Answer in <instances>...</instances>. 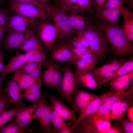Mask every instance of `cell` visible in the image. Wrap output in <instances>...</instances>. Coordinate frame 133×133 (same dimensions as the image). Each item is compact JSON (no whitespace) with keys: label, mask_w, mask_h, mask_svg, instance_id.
I'll return each instance as SVG.
<instances>
[{"label":"cell","mask_w":133,"mask_h":133,"mask_svg":"<svg viewBox=\"0 0 133 133\" xmlns=\"http://www.w3.org/2000/svg\"><path fill=\"white\" fill-rule=\"evenodd\" d=\"M115 72L111 67L109 62L100 67L95 68L89 72L94 76L97 83L98 86L100 88L102 86L103 82Z\"/></svg>","instance_id":"19"},{"label":"cell","mask_w":133,"mask_h":133,"mask_svg":"<svg viewBox=\"0 0 133 133\" xmlns=\"http://www.w3.org/2000/svg\"><path fill=\"white\" fill-rule=\"evenodd\" d=\"M55 7L65 13L81 12L78 0H55Z\"/></svg>","instance_id":"21"},{"label":"cell","mask_w":133,"mask_h":133,"mask_svg":"<svg viewBox=\"0 0 133 133\" xmlns=\"http://www.w3.org/2000/svg\"><path fill=\"white\" fill-rule=\"evenodd\" d=\"M47 97L50 100L56 112L64 119L69 120L73 124L72 127L74 129L78 122L74 111L66 106L63 103V100L59 99L47 93Z\"/></svg>","instance_id":"12"},{"label":"cell","mask_w":133,"mask_h":133,"mask_svg":"<svg viewBox=\"0 0 133 133\" xmlns=\"http://www.w3.org/2000/svg\"><path fill=\"white\" fill-rule=\"evenodd\" d=\"M3 78L2 76L0 74V94L1 92L2 89V87L3 81Z\"/></svg>","instance_id":"57"},{"label":"cell","mask_w":133,"mask_h":133,"mask_svg":"<svg viewBox=\"0 0 133 133\" xmlns=\"http://www.w3.org/2000/svg\"><path fill=\"white\" fill-rule=\"evenodd\" d=\"M124 30L127 39L131 42L133 40V17L124 21Z\"/></svg>","instance_id":"37"},{"label":"cell","mask_w":133,"mask_h":133,"mask_svg":"<svg viewBox=\"0 0 133 133\" xmlns=\"http://www.w3.org/2000/svg\"><path fill=\"white\" fill-rule=\"evenodd\" d=\"M43 65V63H40L37 67L33 71L30 75L36 79H41Z\"/></svg>","instance_id":"49"},{"label":"cell","mask_w":133,"mask_h":133,"mask_svg":"<svg viewBox=\"0 0 133 133\" xmlns=\"http://www.w3.org/2000/svg\"><path fill=\"white\" fill-rule=\"evenodd\" d=\"M5 43L7 49L13 50L20 49L26 40L34 33H25L14 31H8Z\"/></svg>","instance_id":"14"},{"label":"cell","mask_w":133,"mask_h":133,"mask_svg":"<svg viewBox=\"0 0 133 133\" xmlns=\"http://www.w3.org/2000/svg\"><path fill=\"white\" fill-rule=\"evenodd\" d=\"M99 96L78 89L73 94L69 104L71 109L78 113L79 117L90 104Z\"/></svg>","instance_id":"7"},{"label":"cell","mask_w":133,"mask_h":133,"mask_svg":"<svg viewBox=\"0 0 133 133\" xmlns=\"http://www.w3.org/2000/svg\"><path fill=\"white\" fill-rule=\"evenodd\" d=\"M67 16L71 25L76 32L84 30L89 25L85 17L78 13H69Z\"/></svg>","instance_id":"23"},{"label":"cell","mask_w":133,"mask_h":133,"mask_svg":"<svg viewBox=\"0 0 133 133\" xmlns=\"http://www.w3.org/2000/svg\"><path fill=\"white\" fill-rule=\"evenodd\" d=\"M25 54L27 62L43 63L47 58L43 52L37 50L26 51Z\"/></svg>","instance_id":"30"},{"label":"cell","mask_w":133,"mask_h":133,"mask_svg":"<svg viewBox=\"0 0 133 133\" xmlns=\"http://www.w3.org/2000/svg\"><path fill=\"white\" fill-rule=\"evenodd\" d=\"M96 19L99 28L110 45L115 55L125 57L133 54V45L127 39L123 27Z\"/></svg>","instance_id":"1"},{"label":"cell","mask_w":133,"mask_h":133,"mask_svg":"<svg viewBox=\"0 0 133 133\" xmlns=\"http://www.w3.org/2000/svg\"><path fill=\"white\" fill-rule=\"evenodd\" d=\"M9 17V16L6 12L0 10V25H5Z\"/></svg>","instance_id":"50"},{"label":"cell","mask_w":133,"mask_h":133,"mask_svg":"<svg viewBox=\"0 0 133 133\" xmlns=\"http://www.w3.org/2000/svg\"><path fill=\"white\" fill-rule=\"evenodd\" d=\"M74 73L80 86L82 88H87L94 90L98 87L95 79L89 72L80 70L75 67Z\"/></svg>","instance_id":"18"},{"label":"cell","mask_w":133,"mask_h":133,"mask_svg":"<svg viewBox=\"0 0 133 133\" xmlns=\"http://www.w3.org/2000/svg\"><path fill=\"white\" fill-rule=\"evenodd\" d=\"M119 11L117 10L110 9H100L96 10V18L102 20L103 18L113 15L120 16Z\"/></svg>","instance_id":"36"},{"label":"cell","mask_w":133,"mask_h":133,"mask_svg":"<svg viewBox=\"0 0 133 133\" xmlns=\"http://www.w3.org/2000/svg\"><path fill=\"white\" fill-rule=\"evenodd\" d=\"M11 107L15 106L11 101L5 88L3 89L0 94V114Z\"/></svg>","instance_id":"35"},{"label":"cell","mask_w":133,"mask_h":133,"mask_svg":"<svg viewBox=\"0 0 133 133\" xmlns=\"http://www.w3.org/2000/svg\"><path fill=\"white\" fill-rule=\"evenodd\" d=\"M127 115L128 119L133 123V107H129L127 111Z\"/></svg>","instance_id":"52"},{"label":"cell","mask_w":133,"mask_h":133,"mask_svg":"<svg viewBox=\"0 0 133 133\" xmlns=\"http://www.w3.org/2000/svg\"><path fill=\"white\" fill-rule=\"evenodd\" d=\"M49 15L52 19L57 29L56 39L64 40L76 34V31L71 25L66 13L55 7L51 6Z\"/></svg>","instance_id":"3"},{"label":"cell","mask_w":133,"mask_h":133,"mask_svg":"<svg viewBox=\"0 0 133 133\" xmlns=\"http://www.w3.org/2000/svg\"><path fill=\"white\" fill-rule=\"evenodd\" d=\"M121 133V131L116 128L111 127L106 132V133Z\"/></svg>","instance_id":"53"},{"label":"cell","mask_w":133,"mask_h":133,"mask_svg":"<svg viewBox=\"0 0 133 133\" xmlns=\"http://www.w3.org/2000/svg\"><path fill=\"white\" fill-rule=\"evenodd\" d=\"M100 59L98 56L76 60L72 64L80 70L89 72L94 68Z\"/></svg>","instance_id":"22"},{"label":"cell","mask_w":133,"mask_h":133,"mask_svg":"<svg viewBox=\"0 0 133 133\" xmlns=\"http://www.w3.org/2000/svg\"><path fill=\"white\" fill-rule=\"evenodd\" d=\"M19 1L32 4L45 12L49 15L51 6L39 2L36 0H16Z\"/></svg>","instance_id":"42"},{"label":"cell","mask_w":133,"mask_h":133,"mask_svg":"<svg viewBox=\"0 0 133 133\" xmlns=\"http://www.w3.org/2000/svg\"><path fill=\"white\" fill-rule=\"evenodd\" d=\"M5 91L11 101L15 107L25 105L20 87L18 83L11 80L8 81Z\"/></svg>","instance_id":"16"},{"label":"cell","mask_w":133,"mask_h":133,"mask_svg":"<svg viewBox=\"0 0 133 133\" xmlns=\"http://www.w3.org/2000/svg\"><path fill=\"white\" fill-rule=\"evenodd\" d=\"M38 31L37 36L48 50L51 52L57 36V31L55 25L43 21L40 25Z\"/></svg>","instance_id":"8"},{"label":"cell","mask_w":133,"mask_h":133,"mask_svg":"<svg viewBox=\"0 0 133 133\" xmlns=\"http://www.w3.org/2000/svg\"><path fill=\"white\" fill-rule=\"evenodd\" d=\"M6 31L5 27L0 30V44L2 41L4 32Z\"/></svg>","instance_id":"54"},{"label":"cell","mask_w":133,"mask_h":133,"mask_svg":"<svg viewBox=\"0 0 133 133\" xmlns=\"http://www.w3.org/2000/svg\"><path fill=\"white\" fill-rule=\"evenodd\" d=\"M42 3L49 5L50 0H36Z\"/></svg>","instance_id":"58"},{"label":"cell","mask_w":133,"mask_h":133,"mask_svg":"<svg viewBox=\"0 0 133 133\" xmlns=\"http://www.w3.org/2000/svg\"><path fill=\"white\" fill-rule=\"evenodd\" d=\"M133 94L116 103L110 111L103 118V120H118L124 116L128 109L133 106Z\"/></svg>","instance_id":"13"},{"label":"cell","mask_w":133,"mask_h":133,"mask_svg":"<svg viewBox=\"0 0 133 133\" xmlns=\"http://www.w3.org/2000/svg\"><path fill=\"white\" fill-rule=\"evenodd\" d=\"M61 70L57 66L51 82L50 88H53L58 91L59 89L62 82L63 76Z\"/></svg>","instance_id":"38"},{"label":"cell","mask_w":133,"mask_h":133,"mask_svg":"<svg viewBox=\"0 0 133 133\" xmlns=\"http://www.w3.org/2000/svg\"><path fill=\"white\" fill-rule=\"evenodd\" d=\"M126 3L132 8H133V0H125V2Z\"/></svg>","instance_id":"55"},{"label":"cell","mask_w":133,"mask_h":133,"mask_svg":"<svg viewBox=\"0 0 133 133\" xmlns=\"http://www.w3.org/2000/svg\"><path fill=\"white\" fill-rule=\"evenodd\" d=\"M36 19L28 18L16 13L9 16L5 25L6 31H14L25 33H34Z\"/></svg>","instance_id":"5"},{"label":"cell","mask_w":133,"mask_h":133,"mask_svg":"<svg viewBox=\"0 0 133 133\" xmlns=\"http://www.w3.org/2000/svg\"><path fill=\"white\" fill-rule=\"evenodd\" d=\"M20 49L26 51L37 50L43 52L44 48L38 37L34 34L26 40Z\"/></svg>","instance_id":"24"},{"label":"cell","mask_w":133,"mask_h":133,"mask_svg":"<svg viewBox=\"0 0 133 133\" xmlns=\"http://www.w3.org/2000/svg\"><path fill=\"white\" fill-rule=\"evenodd\" d=\"M124 59L118 60L115 59L110 62V64L111 69L116 71L126 61Z\"/></svg>","instance_id":"48"},{"label":"cell","mask_w":133,"mask_h":133,"mask_svg":"<svg viewBox=\"0 0 133 133\" xmlns=\"http://www.w3.org/2000/svg\"><path fill=\"white\" fill-rule=\"evenodd\" d=\"M125 0H107L101 9H110L119 10L124 17L128 16L130 11L123 7Z\"/></svg>","instance_id":"27"},{"label":"cell","mask_w":133,"mask_h":133,"mask_svg":"<svg viewBox=\"0 0 133 133\" xmlns=\"http://www.w3.org/2000/svg\"><path fill=\"white\" fill-rule=\"evenodd\" d=\"M70 47L74 57V61L77 60L98 56L95 53L88 51L84 49Z\"/></svg>","instance_id":"34"},{"label":"cell","mask_w":133,"mask_h":133,"mask_svg":"<svg viewBox=\"0 0 133 133\" xmlns=\"http://www.w3.org/2000/svg\"><path fill=\"white\" fill-rule=\"evenodd\" d=\"M107 0H94V6L96 10L101 9Z\"/></svg>","instance_id":"51"},{"label":"cell","mask_w":133,"mask_h":133,"mask_svg":"<svg viewBox=\"0 0 133 133\" xmlns=\"http://www.w3.org/2000/svg\"><path fill=\"white\" fill-rule=\"evenodd\" d=\"M133 80L124 81H117L111 80L108 82L110 88L117 91H125L128 89L133 83Z\"/></svg>","instance_id":"33"},{"label":"cell","mask_w":133,"mask_h":133,"mask_svg":"<svg viewBox=\"0 0 133 133\" xmlns=\"http://www.w3.org/2000/svg\"><path fill=\"white\" fill-rule=\"evenodd\" d=\"M42 94L40 91L32 92L30 94H22L23 98H24L30 102L33 103L37 102L40 100Z\"/></svg>","instance_id":"44"},{"label":"cell","mask_w":133,"mask_h":133,"mask_svg":"<svg viewBox=\"0 0 133 133\" xmlns=\"http://www.w3.org/2000/svg\"><path fill=\"white\" fill-rule=\"evenodd\" d=\"M42 95L41 98V102L40 104L37 108L33 115L34 120H37L39 122L41 129L43 126L44 115L43 107V103Z\"/></svg>","instance_id":"43"},{"label":"cell","mask_w":133,"mask_h":133,"mask_svg":"<svg viewBox=\"0 0 133 133\" xmlns=\"http://www.w3.org/2000/svg\"><path fill=\"white\" fill-rule=\"evenodd\" d=\"M5 27V25H0V30L4 28Z\"/></svg>","instance_id":"60"},{"label":"cell","mask_w":133,"mask_h":133,"mask_svg":"<svg viewBox=\"0 0 133 133\" xmlns=\"http://www.w3.org/2000/svg\"><path fill=\"white\" fill-rule=\"evenodd\" d=\"M111 127L110 120H102L100 121L98 124V133H106L107 132Z\"/></svg>","instance_id":"46"},{"label":"cell","mask_w":133,"mask_h":133,"mask_svg":"<svg viewBox=\"0 0 133 133\" xmlns=\"http://www.w3.org/2000/svg\"><path fill=\"white\" fill-rule=\"evenodd\" d=\"M27 62L25 54H17L13 56L7 64L5 65L4 70L0 74L4 78L10 73L17 71Z\"/></svg>","instance_id":"17"},{"label":"cell","mask_w":133,"mask_h":133,"mask_svg":"<svg viewBox=\"0 0 133 133\" xmlns=\"http://www.w3.org/2000/svg\"><path fill=\"white\" fill-rule=\"evenodd\" d=\"M5 65L3 60H0V73H1L4 70Z\"/></svg>","instance_id":"56"},{"label":"cell","mask_w":133,"mask_h":133,"mask_svg":"<svg viewBox=\"0 0 133 133\" xmlns=\"http://www.w3.org/2000/svg\"><path fill=\"white\" fill-rule=\"evenodd\" d=\"M41 63L27 62L22 67L15 72V73L30 75Z\"/></svg>","instance_id":"39"},{"label":"cell","mask_w":133,"mask_h":133,"mask_svg":"<svg viewBox=\"0 0 133 133\" xmlns=\"http://www.w3.org/2000/svg\"><path fill=\"white\" fill-rule=\"evenodd\" d=\"M122 96L118 94L113 96L104 102L95 113L90 116L95 121L99 122L111 110L113 106L122 100Z\"/></svg>","instance_id":"15"},{"label":"cell","mask_w":133,"mask_h":133,"mask_svg":"<svg viewBox=\"0 0 133 133\" xmlns=\"http://www.w3.org/2000/svg\"><path fill=\"white\" fill-rule=\"evenodd\" d=\"M57 66V65L54 63L50 64L47 69L42 74L41 77L42 81L48 88H50L52 79Z\"/></svg>","instance_id":"31"},{"label":"cell","mask_w":133,"mask_h":133,"mask_svg":"<svg viewBox=\"0 0 133 133\" xmlns=\"http://www.w3.org/2000/svg\"><path fill=\"white\" fill-rule=\"evenodd\" d=\"M48 105L50 112L51 124L53 126L52 133H60L64 129L71 126L66 122L64 119L56 112L51 101L49 102Z\"/></svg>","instance_id":"20"},{"label":"cell","mask_w":133,"mask_h":133,"mask_svg":"<svg viewBox=\"0 0 133 133\" xmlns=\"http://www.w3.org/2000/svg\"><path fill=\"white\" fill-rule=\"evenodd\" d=\"M76 34L77 39L80 42L83 48L88 51L93 52L88 41L84 37L80 34L77 33H76Z\"/></svg>","instance_id":"47"},{"label":"cell","mask_w":133,"mask_h":133,"mask_svg":"<svg viewBox=\"0 0 133 133\" xmlns=\"http://www.w3.org/2000/svg\"><path fill=\"white\" fill-rule=\"evenodd\" d=\"M47 94L46 92L42 95L44 115L43 126L41 129L44 133H52L50 112L46 100Z\"/></svg>","instance_id":"25"},{"label":"cell","mask_w":133,"mask_h":133,"mask_svg":"<svg viewBox=\"0 0 133 133\" xmlns=\"http://www.w3.org/2000/svg\"><path fill=\"white\" fill-rule=\"evenodd\" d=\"M118 120L121 124V133H133V123L124 116L119 119Z\"/></svg>","instance_id":"41"},{"label":"cell","mask_w":133,"mask_h":133,"mask_svg":"<svg viewBox=\"0 0 133 133\" xmlns=\"http://www.w3.org/2000/svg\"><path fill=\"white\" fill-rule=\"evenodd\" d=\"M133 71V58L126 61L114 73L105 81L102 85L112 79L127 74Z\"/></svg>","instance_id":"29"},{"label":"cell","mask_w":133,"mask_h":133,"mask_svg":"<svg viewBox=\"0 0 133 133\" xmlns=\"http://www.w3.org/2000/svg\"><path fill=\"white\" fill-rule=\"evenodd\" d=\"M11 80L18 83L22 91L28 88L37 79L30 75L15 73Z\"/></svg>","instance_id":"26"},{"label":"cell","mask_w":133,"mask_h":133,"mask_svg":"<svg viewBox=\"0 0 133 133\" xmlns=\"http://www.w3.org/2000/svg\"><path fill=\"white\" fill-rule=\"evenodd\" d=\"M41 99L39 102L34 103L27 107L25 105L20 107L16 112L14 117L23 129L30 130L28 126L33 120V115L37 108L40 104Z\"/></svg>","instance_id":"10"},{"label":"cell","mask_w":133,"mask_h":133,"mask_svg":"<svg viewBox=\"0 0 133 133\" xmlns=\"http://www.w3.org/2000/svg\"><path fill=\"white\" fill-rule=\"evenodd\" d=\"M63 70V75L60 87L58 91V94L62 100L69 103L73 94L80 85L69 65H66Z\"/></svg>","instance_id":"4"},{"label":"cell","mask_w":133,"mask_h":133,"mask_svg":"<svg viewBox=\"0 0 133 133\" xmlns=\"http://www.w3.org/2000/svg\"><path fill=\"white\" fill-rule=\"evenodd\" d=\"M94 0H78L81 12H87L93 13Z\"/></svg>","instance_id":"40"},{"label":"cell","mask_w":133,"mask_h":133,"mask_svg":"<svg viewBox=\"0 0 133 133\" xmlns=\"http://www.w3.org/2000/svg\"><path fill=\"white\" fill-rule=\"evenodd\" d=\"M9 8L11 11L28 18L45 20L48 17L45 12L36 6L16 0H11Z\"/></svg>","instance_id":"6"},{"label":"cell","mask_w":133,"mask_h":133,"mask_svg":"<svg viewBox=\"0 0 133 133\" xmlns=\"http://www.w3.org/2000/svg\"><path fill=\"white\" fill-rule=\"evenodd\" d=\"M33 130L22 129L14 117L0 130V133H31Z\"/></svg>","instance_id":"28"},{"label":"cell","mask_w":133,"mask_h":133,"mask_svg":"<svg viewBox=\"0 0 133 133\" xmlns=\"http://www.w3.org/2000/svg\"><path fill=\"white\" fill-rule=\"evenodd\" d=\"M42 81L41 79L37 80L30 87L25 89V91L23 94H28L40 91L42 84Z\"/></svg>","instance_id":"45"},{"label":"cell","mask_w":133,"mask_h":133,"mask_svg":"<svg viewBox=\"0 0 133 133\" xmlns=\"http://www.w3.org/2000/svg\"><path fill=\"white\" fill-rule=\"evenodd\" d=\"M3 55L2 52L0 50V60H2L3 59Z\"/></svg>","instance_id":"59"},{"label":"cell","mask_w":133,"mask_h":133,"mask_svg":"<svg viewBox=\"0 0 133 133\" xmlns=\"http://www.w3.org/2000/svg\"><path fill=\"white\" fill-rule=\"evenodd\" d=\"M76 33L83 36L88 41L92 51L100 59L106 55L108 47L104 34L99 27L89 25L84 30L76 31Z\"/></svg>","instance_id":"2"},{"label":"cell","mask_w":133,"mask_h":133,"mask_svg":"<svg viewBox=\"0 0 133 133\" xmlns=\"http://www.w3.org/2000/svg\"><path fill=\"white\" fill-rule=\"evenodd\" d=\"M4 0H0V2H2Z\"/></svg>","instance_id":"61"},{"label":"cell","mask_w":133,"mask_h":133,"mask_svg":"<svg viewBox=\"0 0 133 133\" xmlns=\"http://www.w3.org/2000/svg\"><path fill=\"white\" fill-rule=\"evenodd\" d=\"M51 58L58 63L75 61L74 57L68 43L61 42L53 47L51 51Z\"/></svg>","instance_id":"11"},{"label":"cell","mask_w":133,"mask_h":133,"mask_svg":"<svg viewBox=\"0 0 133 133\" xmlns=\"http://www.w3.org/2000/svg\"><path fill=\"white\" fill-rule=\"evenodd\" d=\"M23 105L14 107L9 110H6L0 114V130L15 116L16 112Z\"/></svg>","instance_id":"32"},{"label":"cell","mask_w":133,"mask_h":133,"mask_svg":"<svg viewBox=\"0 0 133 133\" xmlns=\"http://www.w3.org/2000/svg\"><path fill=\"white\" fill-rule=\"evenodd\" d=\"M125 91H118L110 88L107 92L99 96L90 104L82 115L79 117L78 122L95 113L103 104L111 97Z\"/></svg>","instance_id":"9"}]
</instances>
